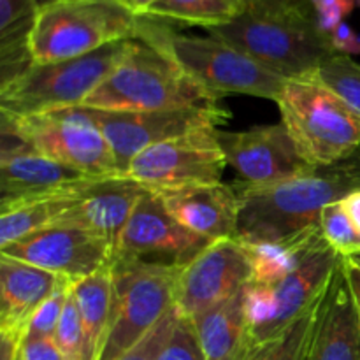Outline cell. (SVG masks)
Here are the masks:
<instances>
[{"instance_id": "6da1fadb", "label": "cell", "mask_w": 360, "mask_h": 360, "mask_svg": "<svg viewBox=\"0 0 360 360\" xmlns=\"http://www.w3.org/2000/svg\"><path fill=\"white\" fill-rule=\"evenodd\" d=\"M239 197L238 239L271 243L320 221L323 210L360 190V150L345 160L309 167L273 185L234 183Z\"/></svg>"}, {"instance_id": "7a4b0ae2", "label": "cell", "mask_w": 360, "mask_h": 360, "mask_svg": "<svg viewBox=\"0 0 360 360\" xmlns=\"http://www.w3.org/2000/svg\"><path fill=\"white\" fill-rule=\"evenodd\" d=\"M206 32L246 53L285 79L313 76L334 55L329 35L322 34L313 13L269 9L246 2L231 23Z\"/></svg>"}, {"instance_id": "3957f363", "label": "cell", "mask_w": 360, "mask_h": 360, "mask_svg": "<svg viewBox=\"0 0 360 360\" xmlns=\"http://www.w3.org/2000/svg\"><path fill=\"white\" fill-rule=\"evenodd\" d=\"M224 97L193 79L157 46L134 41L115 72L84 101L104 111L220 108Z\"/></svg>"}, {"instance_id": "277c9868", "label": "cell", "mask_w": 360, "mask_h": 360, "mask_svg": "<svg viewBox=\"0 0 360 360\" xmlns=\"http://www.w3.org/2000/svg\"><path fill=\"white\" fill-rule=\"evenodd\" d=\"M137 41L160 48L193 79L221 97L245 94L276 102L288 81L213 35L178 34L153 18H144Z\"/></svg>"}, {"instance_id": "5b68a950", "label": "cell", "mask_w": 360, "mask_h": 360, "mask_svg": "<svg viewBox=\"0 0 360 360\" xmlns=\"http://www.w3.org/2000/svg\"><path fill=\"white\" fill-rule=\"evenodd\" d=\"M276 104L295 150L311 167L360 150V115L315 74L288 79Z\"/></svg>"}, {"instance_id": "8992f818", "label": "cell", "mask_w": 360, "mask_h": 360, "mask_svg": "<svg viewBox=\"0 0 360 360\" xmlns=\"http://www.w3.org/2000/svg\"><path fill=\"white\" fill-rule=\"evenodd\" d=\"M134 41H120L77 58L34 63L23 74L0 84L2 118H25L83 105L115 72Z\"/></svg>"}, {"instance_id": "52a82bcc", "label": "cell", "mask_w": 360, "mask_h": 360, "mask_svg": "<svg viewBox=\"0 0 360 360\" xmlns=\"http://www.w3.org/2000/svg\"><path fill=\"white\" fill-rule=\"evenodd\" d=\"M144 18L118 0H58L41 7L30 35L34 63L88 55L120 41H137Z\"/></svg>"}, {"instance_id": "ba28073f", "label": "cell", "mask_w": 360, "mask_h": 360, "mask_svg": "<svg viewBox=\"0 0 360 360\" xmlns=\"http://www.w3.org/2000/svg\"><path fill=\"white\" fill-rule=\"evenodd\" d=\"M112 309L97 360H118L176 306L183 267L112 259Z\"/></svg>"}, {"instance_id": "9c48e42d", "label": "cell", "mask_w": 360, "mask_h": 360, "mask_svg": "<svg viewBox=\"0 0 360 360\" xmlns=\"http://www.w3.org/2000/svg\"><path fill=\"white\" fill-rule=\"evenodd\" d=\"M343 259L323 238L280 281L250 283L246 287V316L252 348L273 340L304 316L326 294Z\"/></svg>"}, {"instance_id": "30bf717a", "label": "cell", "mask_w": 360, "mask_h": 360, "mask_svg": "<svg viewBox=\"0 0 360 360\" xmlns=\"http://www.w3.org/2000/svg\"><path fill=\"white\" fill-rule=\"evenodd\" d=\"M2 132L90 176L104 178L118 174L108 139L94 111L84 105L25 118H2Z\"/></svg>"}, {"instance_id": "8fae6325", "label": "cell", "mask_w": 360, "mask_h": 360, "mask_svg": "<svg viewBox=\"0 0 360 360\" xmlns=\"http://www.w3.org/2000/svg\"><path fill=\"white\" fill-rule=\"evenodd\" d=\"M218 127H202L158 143L137 155L123 176L153 193L220 183L227 158Z\"/></svg>"}, {"instance_id": "7c38bea8", "label": "cell", "mask_w": 360, "mask_h": 360, "mask_svg": "<svg viewBox=\"0 0 360 360\" xmlns=\"http://www.w3.org/2000/svg\"><path fill=\"white\" fill-rule=\"evenodd\" d=\"M91 111L111 148L116 171L122 176L127 172L130 162L148 148L202 127L225 125L231 118L225 105L169 111Z\"/></svg>"}, {"instance_id": "4fadbf2b", "label": "cell", "mask_w": 360, "mask_h": 360, "mask_svg": "<svg viewBox=\"0 0 360 360\" xmlns=\"http://www.w3.org/2000/svg\"><path fill=\"white\" fill-rule=\"evenodd\" d=\"M210 245L211 241L183 227L157 193L146 192L123 227L112 259L185 267Z\"/></svg>"}, {"instance_id": "5bb4252c", "label": "cell", "mask_w": 360, "mask_h": 360, "mask_svg": "<svg viewBox=\"0 0 360 360\" xmlns=\"http://www.w3.org/2000/svg\"><path fill=\"white\" fill-rule=\"evenodd\" d=\"M0 255L49 271L69 283H77L109 266L115 246L86 229L56 224L0 248Z\"/></svg>"}, {"instance_id": "9a60e30c", "label": "cell", "mask_w": 360, "mask_h": 360, "mask_svg": "<svg viewBox=\"0 0 360 360\" xmlns=\"http://www.w3.org/2000/svg\"><path fill=\"white\" fill-rule=\"evenodd\" d=\"M253 281V266L238 238L213 241L179 273L176 309L192 319Z\"/></svg>"}, {"instance_id": "2e32d148", "label": "cell", "mask_w": 360, "mask_h": 360, "mask_svg": "<svg viewBox=\"0 0 360 360\" xmlns=\"http://www.w3.org/2000/svg\"><path fill=\"white\" fill-rule=\"evenodd\" d=\"M97 179L101 178L53 160L16 137L4 134L0 153V206L81 192Z\"/></svg>"}, {"instance_id": "e0dca14e", "label": "cell", "mask_w": 360, "mask_h": 360, "mask_svg": "<svg viewBox=\"0 0 360 360\" xmlns=\"http://www.w3.org/2000/svg\"><path fill=\"white\" fill-rule=\"evenodd\" d=\"M218 141L229 167L238 172L245 185H273L311 167L297 153L283 123L239 132L218 130Z\"/></svg>"}, {"instance_id": "ac0fdd59", "label": "cell", "mask_w": 360, "mask_h": 360, "mask_svg": "<svg viewBox=\"0 0 360 360\" xmlns=\"http://www.w3.org/2000/svg\"><path fill=\"white\" fill-rule=\"evenodd\" d=\"M165 210L207 241L238 238L239 197L234 185L210 183L157 193Z\"/></svg>"}, {"instance_id": "d6986e66", "label": "cell", "mask_w": 360, "mask_h": 360, "mask_svg": "<svg viewBox=\"0 0 360 360\" xmlns=\"http://www.w3.org/2000/svg\"><path fill=\"white\" fill-rule=\"evenodd\" d=\"M309 360H360V313L345 274V259L320 302Z\"/></svg>"}, {"instance_id": "ffe728a7", "label": "cell", "mask_w": 360, "mask_h": 360, "mask_svg": "<svg viewBox=\"0 0 360 360\" xmlns=\"http://www.w3.org/2000/svg\"><path fill=\"white\" fill-rule=\"evenodd\" d=\"M146 192L127 176H105L88 186L76 206L70 207L56 224L86 229L116 246L130 214Z\"/></svg>"}, {"instance_id": "44dd1931", "label": "cell", "mask_w": 360, "mask_h": 360, "mask_svg": "<svg viewBox=\"0 0 360 360\" xmlns=\"http://www.w3.org/2000/svg\"><path fill=\"white\" fill-rule=\"evenodd\" d=\"M63 278L0 255V333L25 336L28 322Z\"/></svg>"}, {"instance_id": "7402d4cb", "label": "cell", "mask_w": 360, "mask_h": 360, "mask_svg": "<svg viewBox=\"0 0 360 360\" xmlns=\"http://www.w3.org/2000/svg\"><path fill=\"white\" fill-rule=\"evenodd\" d=\"M204 360H246L252 352L246 287L190 319Z\"/></svg>"}, {"instance_id": "603a6c76", "label": "cell", "mask_w": 360, "mask_h": 360, "mask_svg": "<svg viewBox=\"0 0 360 360\" xmlns=\"http://www.w3.org/2000/svg\"><path fill=\"white\" fill-rule=\"evenodd\" d=\"M39 11L35 0H0V84L34 65L30 35Z\"/></svg>"}, {"instance_id": "cb8c5ba5", "label": "cell", "mask_w": 360, "mask_h": 360, "mask_svg": "<svg viewBox=\"0 0 360 360\" xmlns=\"http://www.w3.org/2000/svg\"><path fill=\"white\" fill-rule=\"evenodd\" d=\"M70 290L83 323L88 360H97L111 322L112 266L109 264L91 276L72 283Z\"/></svg>"}, {"instance_id": "d4e9b609", "label": "cell", "mask_w": 360, "mask_h": 360, "mask_svg": "<svg viewBox=\"0 0 360 360\" xmlns=\"http://www.w3.org/2000/svg\"><path fill=\"white\" fill-rule=\"evenodd\" d=\"M323 239L320 221L302 229L295 234L271 243L246 245L253 266L252 283L273 285L287 276L306 253Z\"/></svg>"}, {"instance_id": "484cf974", "label": "cell", "mask_w": 360, "mask_h": 360, "mask_svg": "<svg viewBox=\"0 0 360 360\" xmlns=\"http://www.w3.org/2000/svg\"><path fill=\"white\" fill-rule=\"evenodd\" d=\"M84 190L0 206V248H6L35 232L53 227L70 207L76 206Z\"/></svg>"}, {"instance_id": "4316f807", "label": "cell", "mask_w": 360, "mask_h": 360, "mask_svg": "<svg viewBox=\"0 0 360 360\" xmlns=\"http://www.w3.org/2000/svg\"><path fill=\"white\" fill-rule=\"evenodd\" d=\"M245 7L246 0H157L146 18L195 25L206 30L231 23Z\"/></svg>"}, {"instance_id": "83f0119b", "label": "cell", "mask_w": 360, "mask_h": 360, "mask_svg": "<svg viewBox=\"0 0 360 360\" xmlns=\"http://www.w3.org/2000/svg\"><path fill=\"white\" fill-rule=\"evenodd\" d=\"M320 302L322 299L276 338L253 347L246 360H309Z\"/></svg>"}, {"instance_id": "f1b7e54d", "label": "cell", "mask_w": 360, "mask_h": 360, "mask_svg": "<svg viewBox=\"0 0 360 360\" xmlns=\"http://www.w3.org/2000/svg\"><path fill=\"white\" fill-rule=\"evenodd\" d=\"M323 84L336 91L360 115V63L352 56L334 55L315 72Z\"/></svg>"}, {"instance_id": "f546056e", "label": "cell", "mask_w": 360, "mask_h": 360, "mask_svg": "<svg viewBox=\"0 0 360 360\" xmlns=\"http://www.w3.org/2000/svg\"><path fill=\"white\" fill-rule=\"evenodd\" d=\"M320 227L323 238L341 257L348 259L360 255V232L355 229L343 204L336 202L326 207L320 214Z\"/></svg>"}, {"instance_id": "4dcf8cb0", "label": "cell", "mask_w": 360, "mask_h": 360, "mask_svg": "<svg viewBox=\"0 0 360 360\" xmlns=\"http://www.w3.org/2000/svg\"><path fill=\"white\" fill-rule=\"evenodd\" d=\"M55 341L58 343L60 350L63 352L67 360H88L86 338H84L83 323H81L79 311H77L76 301L72 297V290L69 292L63 315L56 327Z\"/></svg>"}, {"instance_id": "1f68e13d", "label": "cell", "mask_w": 360, "mask_h": 360, "mask_svg": "<svg viewBox=\"0 0 360 360\" xmlns=\"http://www.w3.org/2000/svg\"><path fill=\"white\" fill-rule=\"evenodd\" d=\"M70 285L63 280L55 292L41 304V308L34 313V316L28 322L25 336H42V338H55L56 327H58L60 319L63 315L67 297H69Z\"/></svg>"}, {"instance_id": "d6a6232c", "label": "cell", "mask_w": 360, "mask_h": 360, "mask_svg": "<svg viewBox=\"0 0 360 360\" xmlns=\"http://www.w3.org/2000/svg\"><path fill=\"white\" fill-rule=\"evenodd\" d=\"M157 360H204L190 319L179 315L172 334L158 354Z\"/></svg>"}, {"instance_id": "836d02e7", "label": "cell", "mask_w": 360, "mask_h": 360, "mask_svg": "<svg viewBox=\"0 0 360 360\" xmlns=\"http://www.w3.org/2000/svg\"><path fill=\"white\" fill-rule=\"evenodd\" d=\"M179 319V311L174 308L132 348V350L127 352L125 355H122L118 360H157L158 354L164 348V345L167 343L169 336L172 334L176 322Z\"/></svg>"}, {"instance_id": "e575fe53", "label": "cell", "mask_w": 360, "mask_h": 360, "mask_svg": "<svg viewBox=\"0 0 360 360\" xmlns=\"http://www.w3.org/2000/svg\"><path fill=\"white\" fill-rule=\"evenodd\" d=\"M359 0H309L320 32L330 35L357 7Z\"/></svg>"}, {"instance_id": "d590c367", "label": "cell", "mask_w": 360, "mask_h": 360, "mask_svg": "<svg viewBox=\"0 0 360 360\" xmlns=\"http://www.w3.org/2000/svg\"><path fill=\"white\" fill-rule=\"evenodd\" d=\"M16 360H67L55 338L23 336Z\"/></svg>"}, {"instance_id": "8d00e7d4", "label": "cell", "mask_w": 360, "mask_h": 360, "mask_svg": "<svg viewBox=\"0 0 360 360\" xmlns=\"http://www.w3.org/2000/svg\"><path fill=\"white\" fill-rule=\"evenodd\" d=\"M329 37L330 44H333L334 51H336L338 55H360V35L347 23V21L341 23Z\"/></svg>"}, {"instance_id": "74e56055", "label": "cell", "mask_w": 360, "mask_h": 360, "mask_svg": "<svg viewBox=\"0 0 360 360\" xmlns=\"http://www.w3.org/2000/svg\"><path fill=\"white\" fill-rule=\"evenodd\" d=\"M246 2L259 4L262 7H269V9H288V11H306V13H313L311 4L309 0H246Z\"/></svg>"}, {"instance_id": "f35d334b", "label": "cell", "mask_w": 360, "mask_h": 360, "mask_svg": "<svg viewBox=\"0 0 360 360\" xmlns=\"http://www.w3.org/2000/svg\"><path fill=\"white\" fill-rule=\"evenodd\" d=\"M345 274H347L348 285H350L352 295L355 299V304H357L360 311V269L352 262L350 259H345Z\"/></svg>"}, {"instance_id": "ab89813d", "label": "cell", "mask_w": 360, "mask_h": 360, "mask_svg": "<svg viewBox=\"0 0 360 360\" xmlns=\"http://www.w3.org/2000/svg\"><path fill=\"white\" fill-rule=\"evenodd\" d=\"M341 204H343L345 211L348 213L350 220L354 221L355 229L360 232V190L359 192L350 193L348 197H345V199L341 200Z\"/></svg>"}, {"instance_id": "60d3db41", "label": "cell", "mask_w": 360, "mask_h": 360, "mask_svg": "<svg viewBox=\"0 0 360 360\" xmlns=\"http://www.w3.org/2000/svg\"><path fill=\"white\" fill-rule=\"evenodd\" d=\"M118 2L122 4L123 7H127L130 13L136 14V16L146 18L148 13H150V9L153 7V4L157 2V0H118Z\"/></svg>"}, {"instance_id": "b9f144b4", "label": "cell", "mask_w": 360, "mask_h": 360, "mask_svg": "<svg viewBox=\"0 0 360 360\" xmlns=\"http://www.w3.org/2000/svg\"><path fill=\"white\" fill-rule=\"evenodd\" d=\"M35 2L39 4V7H46V6H49V4H53V2H58V0H35Z\"/></svg>"}, {"instance_id": "7bdbcfd3", "label": "cell", "mask_w": 360, "mask_h": 360, "mask_svg": "<svg viewBox=\"0 0 360 360\" xmlns=\"http://www.w3.org/2000/svg\"><path fill=\"white\" fill-rule=\"evenodd\" d=\"M348 259H350V260H352V262H354V264H355V266H357V267H359V269H360V255H359V257H348Z\"/></svg>"}, {"instance_id": "ee69618b", "label": "cell", "mask_w": 360, "mask_h": 360, "mask_svg": "<svg viewBox=\"0 0 360 360\" xmlns=\"http://www.w3.org/2000/svg\"><path fill=\"white\" fill-rule=\"evenodd\" d=\"M359 313H360V311H359Z\"/></svg>"}]
</instances>
